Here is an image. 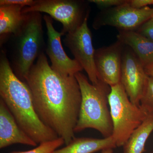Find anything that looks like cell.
Masks as SVG:
<instances>
[{"label":"cell","instance_id":"3957f363","mask_svg":"<svg viewBox=\"0 0 153 153\" xmlns=\"http://www.w3.org/2000/svg\"><path fill=\"white\" fill-rule=\"evenodd\" d=\"M80 88L81 102L74 132L96 130L104 138L111 137L113 126L108 103L110 86L101 80L93 85L81 72L75 75Z\"/></svg>","mask_w":153,"mask_h":153},{"label":"cell","instance_id":"7c38bea8","mask_svg":"<svg viewBox=\"0 0 153 153\" xmlns=\"http://www.w3.org/2000/svg\"><path fill=\"white\" fill-rule=\"evenodd\" d=\"M15 144L32 146L38 145L20 127L7 107L0 99V149Z\"/></svg>","mask_w":153,"mask_h":153},{"label":"cell","instance_id":"277c9868","mask_svg":"<svg viewBox=\"0 0 153 153\" xmlns=\"http://www.w3.org/2000/svg\"><path fill=\"white\" fill-rule=\"evenodd\" d=\"M111 88L108 103L113 126L112 136L117 147L123 146L149 113L131 101L121 82Z\"/></svg>","mask_w":153,"mask_h":153},{"label":"cell","instance_id":"603a6c76","mask_svg":"<svg viewBox=\"0 0 153 153\" xmlns=\"http://www.w3.org/2000/svg\"><path fill=\"white\" fill-rule=\"evenodd\" d=\"M145 70L148 76L153 77V63L145 67Z\"/></svg>","mask_w":153,"mask_h":153},{"label":"cell","instance_id":"5b68a950","mask_svg":"<svg viewBox=\"0 0 153 153\" xmlns=\"http://www.w3.org/2000/svg\"><path fill=\"white\" fill-rule=\"evenodd\" d=\"M17 38L14 68L26 80L36 58L43 53L44 40L42 16L40 13H26L24 24Z\"/></svg>","mask_w":153,"mask_h":153},{"label":"cell","instance_id":"5bb4252c","mask_svg":"<svg viewBox=\"0 0 153 153\" xmlns=\"http://www.w3.org/2000/svg\"><path fill=\"white\" fill-rule=\"evenodd\" d=\"M116 147L112 136L103 139L74 137L66 146L53 153H94Z\"/></svg>","mask_w":153,"mask_h":153},{"label":"cell","instance_id":"ac0fdd59","mask_svg":"<svg viewBox=\"0 0 153 153\" xmlns=\"http://www.w3.org/2000/svg\"><path fill=\"white\" fill-rule=\"evenodd\" d=\"M140 105L148 113L153 112V77L148 76L141 99Z\"/></svg>","mask_w":153,"mask_h":153},{"label":"cell","instance_id":"ba28073f","mask_svg":"<svg viewBox=\"0 0 153 153\" xmlns=\"http://www.w3.org/2000/svg\"><path fill=\"white\" fill-rule=\"evenodd\" d=\"M88 17L85 18L80 27L66 34L64 43L74 55V59L87 73L93 85L99 82L94 61L95 49L92 42V35L88 25Z\"/></svg>","mask_w":153,"mask_h":153},{"label":"cell","instance_id":"2e32d148","mask_svg":"<svg viewBox=\"0 0 153 153\" xmlns=\"http://www.w3.org/2000/svg\"><path fill=\"white\" fill-rule=\"evenodd\" d=\"M153 131V112L134 131L123 146L124 153H143L149 137Z\"/></svg>","mask_w":153,"mask_h":153},{"label":"cell","instance_id":"4fadbf2b","mask_svg":"<svg viewBox=\"0 0 153 153\" xmlns=\"http://www.w3.org/2000/svg\"><path fill=\"white\" fill-rule=\"evenodd\" d=\"M118 31V41L133 50L144 68L153 64V41L136 31Z\"/></svg>","mask_w":153,"mask_h":153},{"label":"cell","instance_id":"30bf717a","mask_svg":"<svg viewBox=\"0 0 153 153\" xmlns=\"http://www.w3.org/2000/svg\"><path fill=\"white\" fill-rule=\"evenodd\" d=\"M47 30L48 41L46 53L51 60V68L57 73L64 76H74L83 70L75 59H71L66 55L61 42V33L54 28L52 18L49 16L44 17Z\"/></svg>","mask_w":153,"mask_h":153},{"label":"cell","instance_id":"7402d4cb","mask_svg":"<svg viewBox=\"0 0 153 153\" xmlns=\"http://www.w3.org/2000/svg\"><path fill=\"white\" fill-rule=\"evenodd\" d=\"M127 3L132 7L140 9L153 5V0H127Z\"/></svg>","mask_w":153,"mask_h":153},{"label":"cell","instance_id":"7a4b0ae2","mask_svg":"<svg viewBox=\"0 0 153 153\" xmlns=\"http://www.w3.org/2000/svg\"><path fill=\"white\" fill-rule=\"evenodd\" d=\"M0 95L20 127L38 144L60 137L38 117L29 86L15 74L4 53L0 60Z\"/></svg>","mask_w":153,"mask_h":153},{"label":"cell","instance_id":"9a60e30c","mask_svg":"<svg viewBox=\"0 0 153 153\" xmlns=\"http://www.w3.org/2000/svg\"><path fill=\"white\" fill-rule=\"evenodd\" d=\"M24 8L14 5L0 6L1 38L10 34L16 36L20 32L26 16L22 13Z\"/></svg>","mask_w":153,"mask_h":153},{"label":"cell","instance_id":"9c48e42d","mask_svg":"<svg viewBox=\"0 0 153 153\" xmlns=\"http://www.w3.org/2000/svg\"><path fill=\"white\" fill-rule=\"evenodd\" d=\"M145 68L133 50L125 46L121 69L120 82L131 101L140 105L148 78Z\"/></svg>","mask_w":153,"mask_h":153},{"label":"cell","instance_id":"ffe728a7","mask_svg":"<svg viewBox=\"0 0 153 153\" xmlns=\"http://www.w3.org/2000/svg\"><path fill=\"white\" fill-rule=\"evenodd\" d=\"M135 31L153 41V17L144 23Z\"/></svg>","mask_w":153,"mask_h":153},{"label":"cell","instance_id":"52a82bcc","mask_svg":"<svg viewBox=\"0 0 153 153\" xmlns=\"http://www.w3.org/2000/svg\"><path fill=\"white\" fill-rule=\"evenodd\" d=\"M153 17V8L149 7L137 9L123 4L102 10L93 22V27L98 30L104 26L114 27L118 31H135Z\"/></svg>","mask_w":153,"mask_h":153},{"label":"cell","instance_id":"8992f818","mask_svg":"<svg viewBox=\"0 0 153 153\" xmlns=\"http://www.w3.org/2000/svg\"><path fill=\"white\" fill-rule=\"evenodd\" d=\"M88 1L76 0H36L30 7L22 10L24 14L32 12L45 13L60 22L63 36L80 27L89 16Z\"/></svg>","mask_w":153,"mask_h":153},{"label":"cell","instance_id":"8fae6325","mask_svg":"<svg viewBox=\"0 0 153 153\" xmlns=\"http://www.w3.org/2000/svg\"><path fill=\"white\" fill-rule=\"evenodd\" d=\"M125 45L118 41L95 49L94 61L99 79L110 87L120 82L122 59Z\"/></svg>","mask_w":153,"mask_h":153},{"label":"cell","instance_id":"6da1fadb","mask_svg":"<svg viewBox=\"0 0 153 153\" xmlns=\"http://www.w3.org/2000/svg\"><path fill=\"white\" fill-rule=\"evenodd\" d=\"M25 80L38 117L68 144L75 137L81 102V91L75 76H62L55 72L43 52Z\"/></svg>","mask_w":153,"mask_h":153},{"label":"cell","instance_id":"d6986e66","mask_svg":"<svg viewBox=\"0 0 153 153\" xmlns=\"http://www.w3.org/2000/svg\"><path fill=\"white\" fill-rule=\"evenodd\" d=\"M90 3L95 4L102 10L114 7L123 4L126 2L127 0H89Z\"/></svg>","mask_w":153,"mask_h":153},{"label":"cell","instance_id":"e0dca14e","mask_svg":"<svg viewBox=\"0 0 153 153\" xmlns=\"http://www.w3.org/2000/svg\"><path fill=\"white\" fill-rule=\"evenodd\" d=\"M65 143L64 140L61 137L57 139L42 143L35 149L25 152H13L10 153H53L58 148Z\"/></svg>","mask_w":153,"mask_h":153},{"label":"cell","instance_id":"cb8c5ba5","mask_svg":"<svg viewBox=\"0 0 153 153\" xmlns=\"http://www.w3.org/2000/svg\"><path fill=\"white\" fill-rule=\"evenodd\" d=\"M101 153H113V149H108L102 151Z\"/></svg>","mask_w":153,"mask_h":153},{"label":"cell","instance_id":"44dd1931","mask_svg":"<svg viewBox=\"0 0 153 153\" xmlns=\"http://www.w3.org/2000/svg\"><path fill=\"white\" fill-rule=\"evenodd\" d=\"M33 0H1L0 6L4 5H14L22 7H30L35 3Z\"/></svg>","mask_w":153,"mask_h":153},{"label":"cell","instance_id":"d4e9b609","mask_svg":"<svg viewBox=\"0 0 153 153\" xmlns=\"http://www.w3.org/2000/svg\"></svg>","mask_w":153,"mask_h":153}]
</instances>
